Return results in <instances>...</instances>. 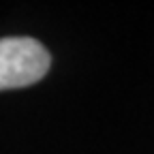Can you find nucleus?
I'll use <instances>...</instances> for the list:
<instances>
[{
    "label": "nucleus",
    "instance_id": "obj_1",
    "mask_svg": "<svg viewBox=\"0 0 154 154\" xmlns=\"http://www.w3.org/2000/svg\"><path fill=\"white\" fill-rule=\"evenodd\" d=\"M49 51L34 38H0V90L24 88L43 79L49 71Z\"/></svg>",
    "mask_w": 154,
    "mask_h": 154
}]
</instances>
